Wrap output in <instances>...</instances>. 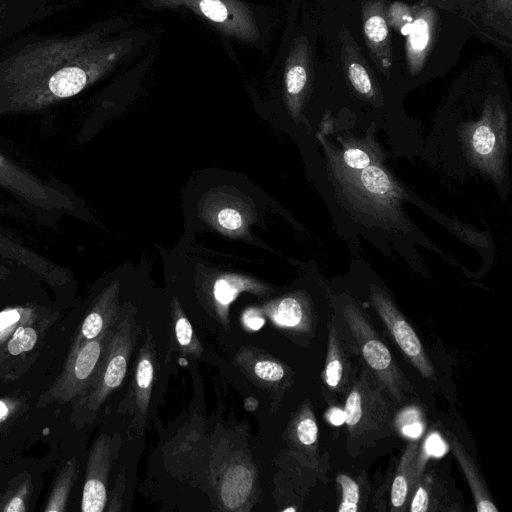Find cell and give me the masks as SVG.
<instances>
[{"mask_svg": "<svg viewBox=\"0 0 512 512\" xmlns=\"http://www.w3.org/2000/svg\"><path fill=\"white\" fill-rule=\"evenodd\" d=\"M126 479L123 473L118 475L114 489L111 492L109 501H107L108 507L105 508L107 511H120L122 505V496L125 491Z\"/></svg>", "mask_w": 512, "mask_h": 512, "instance_id": "ab89813d", "label": "cell"}, {"mask_svg": "<svg viewBox=\"0 0 512 512\" xmlns=\"http://www.w3.org/2000/svg\"><path fill=\"white\" fill-rule=\"evenodd\" d=\"M155 371L154 343L151 335H147L137 355L129 391L121 406L124 413H130L133 416V423L139 430L142 429L148 413Z\"/></svg>", "mask_w": 512, "mask_h": 512, "instance_id": "4fadbf2b", "label": "cell"}, {"mask_svg": "<svg viewBox=\"0 0 512 512\" xmlns=\"http://www.w3.org/2000/svg\"><path fill=\"white\" fill-rule=\"evenodd\" d=\"M134 314L120 312L96 375L87 390L71 402V422L77 428L90 425L101 406L125 379L136 344Z\"/></svg>", "mask_w": 512, "mask_h": 512, "instance_id": "277c9868", "label": "cell"}, {"mask_svg": "<svg viewBox=\"0 0 512 512\" xmlns=\"http://www.w3.org/2000/svg\"><path fill=\"white\" fill-rule=\"evenodd\" d=\"M268 72L278 73L285 105L298 118L311 93L314 79L312 48L309 37L296 34L284 41Z\"/></svg>", "mask_w": 512, "mask_h": 512, "instance_id": "9c48e42d", "label": "cell"}, {"mask_svg": "<svg viewBox=\"0 0 512 512\" xmlns=\"http://www.w3.org/2000/svg\"><path fill=\"white\" fill-rule=\"evenodd\" d=\"M23 401L16 397L0 398V429L8 425L22 410Z\"/></svg>", "mask_w": 512, "mask_h": 512, "instance_id": "f35d334b", "label": "cell"}, {"mask_svg": "<svg viewBox=\"0 0 512 512\" xmlns=\"http://www.w3.org/2000/svg\"><path fill=\"white\" fill-rule=\"evenodd\" d=\"M242 320L244 325L251 330H258L265 324L263 312L255 307L246 309L243 313Z\"/></svg>", "mask_w": 512, "mask_h": 512, "instance_id": "60d3db41", "label": "cell"}, {"mask_svg": "<svg viewBox=\"0 0 512 512\" xmlns=\"http://www.w3.org/2000/svg\"><path fill=\"white\" fill-rule=\"evenodd\" d=\"M259 289V284L252 279L227 274L214 281L212 294L217 306L226 309L241 292Z\"/></svg>", "mask_w": 512, "mask_h": 512, "instance_id": "83f0119b", "label": "cell"}, {"mask_svg": "<svg viewBox=\"0 0 512 512\" xmlns=\"http://www.w3.org/2000/svg\"><path fill=\"white\" fill-rule=\"evenodd\" d=\"M429 1V0H427ZM435 3L439 4L445 9L454 8L456 10H463L465 13H469L470 10L472 12L477 11L479 0H431Z\"/></svg>", "mask_w": 512, "mask_h": 512, "instance_id": "b9f144b4", "label": "cell"}, {"mask_svg": "<svg viewBox=\"0 0 512 512\" xmlns=\"http://www.w3.org/2000/svg\"><path fill=\"white\" fill-rule=\"evenodd\" d=\"M459 136L469 163L501 186L506 179L507 113L500 98L487 99L480 118L463 123Z\"/></svg>", "mask_w": 512, "mask_h": 512, "instance_id": "8992f818", "label": "cell"}, {"mask_svg": "<svg viewBox=\"0 0 512 512\" xmlns=\"http://www.w3.org/2000/svg\"><path fill=\"white\" fill-rule=\"evenodd\" d=\"M71 5L68 0H0V45Z\"/></svg>", "mask_w": 512, "mask_h": 512, "instance_id": "7c38bea8", "label": "cell"}, {"mask_svg": "<svg viewBox=\"0 0 512 512\" xmlns=\"http://www.w3.org/2000/svg\"><path fill=\"white\" fill-rule=\"evenodd\" d=\"M34 318L29 308H11L0 313V347L10 338L23 323Z\"/></svg>", "mask_w": 512, "mask_h": 512, "instance_id": "836d02e7", "label": "cell"}, {"mask_svg": "<svg viewBox=\"0 0 512 512\" xmlns=\"http://www.w3.org/2000/svg\"><path fill=\"white\" fill-rule=\"evenodd\" d=\"M119 282L114 281L94 300L76 330L70 346L101 337L117 322L120 315Z\"/></svg>", "mask_w": 512, "mask_h": 512, "instance_id": "ac0fdd59", "label": "cell"}, {"mask_svg": "<svg viewBox=\"0 0 512 512\" xmlns=\"http://www.w3.org/2000/svg\"><path fill=\"white\" fill-rule=\"evenodd\" d=\"M264 312L281 327L307 331L312 326L311 304L302 293L274 300L264 306Z\"/></svg>", "mask_w": 512, "mask_h": 512, "instance_id": "44dd1931", "label": "cell"}, {"mask_svg": "<svg viewBox=\"0 0 512 512\" xmlns=\"http://www.w3.org/2000/svg\"><path fill=\"white\" fill-rule=\"evenodd\" d=\"M439 16L427 0L417 4L412 28L406 36L405 57L408 72L418 75L432 50L438 30Z\"/></svg>", "mask_w": 512, "mask_h": 512, "instance_id": "e0dca14e", "label": "cell"}, {"mask_svg": "<svg viewBox=\"0 0 512 512\" xmlns=\"http://www.w3.org/2000/svg\"><path fill=\"white\" fill-rule=\"evenodd\" d=\"M122 17L74 34H18L0 45V114L40 112L74 97L131 60L146 30Z\"/></svg>", "mask_w": 512, "mask_h": 512, "instance_id": "6da1fadb", "label": "cell"}, {"mask_svg": "<svg viewBox=\"0 0 512 512\" xmlns=\"http://www.w3.org/2000/svg\"><path fill=\"white\" fill-rule=\"evenodd\" d=\"M283 511L284 512H286V511H295V509L294 508H287V509H284Z\"/></svg>", "mask_w": 512, "mask_h": 512, "instance_id": "ee69618b", "label": "cell"}, {"mask_svg": "<svg viewBox=\"0 0 512 512\" xmlns=\"http://www.w3.org/2000/svg\"><path fill=\"white\" fill-rule=\"evenodd\" d=\"M0 186L42 208H67L71 204L57 189L44 184L1 154Z\"/></svg>", "mask_w": 512, "mask_h": 512, "instance_id": "5bb4252c", "label": "cell"}, {"mask_svg": "<svg viewBox=\"0 0 512 512\" xmlns=\"http://www.w3.org/2000/svg\"><path fill=\"white\" fill-rule=\"evenodd\" d=\"M76 467L77 464L75 458H72L65 463L53 484L43 511L62 512L66 510L67 501L77 473Z\"/></svg>", "mask_w": 512, "mask_h": 512, "instance_id": "f1b7e54d", "label": "cell"}, {"mask_svg": "<svg viewBox=\"0 0 512 512\" xmlns=\"http://www.w3.org/2000/svg\"><path fill=\"white\" fill-rule=\"evenodd\" d=\"M369 292L374 309L408 361L423 377L435 380L433 364L428 358L422 342L391 296L374 284L369 286Z\"/></svg>", "mask_w": 512, "mask_h": 512, "instance_id": "30bf717a", "label": "cell"}, {"mask_svg": "<svg viewBox=\"0 0 512 512\" xmlns=\"http://www.w3.org/2000/svg\"><path fill=\"white\" fill-rule=\"evenodd\" d=\"M332 163V169L358 171L367 166L380 163L382 153L372 140H350L343 142V149L333 151L326 148Z\"/></svg>", "mask_w": 512, "mask_h": 512, "instance_id": "cb8c5ba5", "label": "cell"}, {"mask_svg": "<svg viewBox=\"0 0 512 512\" xmlns=\"http://www.w3.org/2000/svg\"><path fill=\"white\" fill-rule=\"evenodd\" d=\"M477 11L486 25L511 38L512 0H479Z\"/></svg>", "mask_w": 512, "mask_h": 512, "instance_id": "4316f807", "label": "cell"}, {"mask_svg": "<svg viewBox=\"0 0 512 512\" xmlns=\"http://www.w3.org/2000/svg\"><path fill=\"white\" fill-rule=\"evenodd\" d=\"M112 328L99 338L70 346L61 373L39 397L36 406L71 403L87 390L103 359Z\"/></svg>", "mask_w": 512, "mask_h": 512, "instance_id": "ba28073f", "label": "cell"}, {"mask_svg": "<svg viewBox=\"0 0 512 512\" xmlns=\"http://www.w3.org/2000/svg\"><path fill=\"white\" fill-rule=\"evenodd\" d=\"M350 361L347 351L340 339L337 326L328 323V341L323 379L333 393H346L350 387Z\"/></svg>", "mask_w": 512, "mask_h": 512, "instance_id": "ffe728a7", "label": "cell"}, {"mask_svg": "<svg viewBox=\"0 0 512 512\" xmlns=\"http://www.w3.org/2000/svg\"><path fill=\"white\" fill-rule=\"evenodd\" d=\"M445 433L450 449L458 461L466 481L471 489L476 505V510L478 512H497L498 509L491 498V494L484 481V478L471 455L466 451V449L460 443L455 434L452 433V431L445 430Z\"/></svg>", "mask_w": 512, "mask_h": 512, "instance_id": "603a6c76", "label": "cell"}, {"mask_svg": "<svg viewBox=\"0 0 512 512\" xmlns=\"http://www.w3.org/2000/svg\"><path fill=\"white\" fill-rule=\"evenodd\" d=\"M252 487L250 470L243 465L230 468L225 474L221 485V496L225 506L236 509L248 498Z\"/></svg>", "mask_w": 512, "mask_h": 512, "instance_id": "484cf974", "label": "cell"}, {"mask_svg": "<svg viewBox=\"0 0 512 512\" xmlns=\"http://www.w3.org/2000/svg\"><path fill=\"white\" fill-rule=\"evenodd\" d=\"M419 439H410L397 465L390 492L393 511L406 510L413 487L419 477L417 456Z\"/></svg>", "mask_w": 512, "mask_h": 512, "instance_id": "7402d4cb", "label": "cell"}, {"mask_svg": "<svg viewBox=\"0 0 512 512\" xmlns=\"http://www.w3.org/2000/svg\"><path fill=\"white\" fill-rule=\"evenodd\" d=\"M417 5L395 1L386 6V20L401 35L407 36L412 28Z\"/></svg>", "mask_w": 512, "mask_h": 512, "instance_id": "d6a6232c", "label": "cell"}, {"mask_svg": "<svg viewBox=\"0 0 512 512\" xmlns=\"http://www.w3.org/2000/svg\"><path fill=\"white\" fill-rule=\"evenodd\" d=\"M32 488L29 479H21L14 482L1 496L0 511L24 512L31 498Z\"/></svg>", "mask_w": 512, "mask_h": 512, "instance_id": "1f68e13d", "label": "cell"}, {"mask_svg": "<svg viewBox=\"0 0 512 512\" xmlns=\"http://www.w3.org/2000/svg\"><path fill=\"white\" fill-rule=\"evenodd\" d=\"M216 222L223 230L236 233L242 229L244 218L239 210L224 207L217 212Z\"/></svg>", "mask_w": 512, "mask_h": 512, "instance_id": "8d00e7d4", "label": "cell"}, {"mask_svg": "<svg viewBox=\"0 0 512 512\" xmlns=\"http://www.w3.org/2000/svg\"><path fill=\"white\" fill-rule=\"evenodd\" d=\"M120 446L118 434H100L94 441L88 456L82 491L83 512H103L107 505V482L114 459Z\"/></svg>", "mask_w": 512, "mask_h": 512, "instance_id": "8fae6325", "label": "cell"}, {"mask_svg": "<svg viewBox=\"0 0 512 512\" xmlns=\"http://www.w3.org/2000/svg\"><path fill=\"white\" fill-rule=\"evenodd\" d=\"M409 501L411 512L462 511L461 497L457 490L432 467L423 469Z\"/></svg>", "mask_w": 512, "mask_h": 512, "instance_id": "2e32d148", "label": "cell"}, {"mask_svg": "<svg viewBox=\"0 0 512 512\" xmlns=\"http://www.w3.org/2000/svg\"><path fill=\"white\" fill-rule=\"evenodd\" d=\"M343 316L356 340L364 366L390 398L399 408L418 401L416 389L406 378L362 308L354 301L348 302L343 307Z\"/></svg>", "mask_w": 512, "mask_h": 512, "instance_id": "5b68a950", "label": "cell"}, {"mask_svg": "<svg viewBox=\"0 0 512 512\" xmlns=\"http://www.w3.org/2000/svg\"><path fill=\"white\" fill-rule=\"evenodd\" d=\"M327 420L334 426L345 423V411L339 407H332L327 412Z\"/></svg>", "mask_w": 512, "mask_h": 512, "instance_id": "7bdbcfd3", "label": "cell"}, {"mask_svg": "<svg viewBox=\"0 0 512 512\" xmlns=\"http://www.w3.org/2000/svg\"><path fill=\"white\" fill-rule=\"evenodd\" d=\"M253 375L266 383H278L286 377V370L283 364L278 361L262 358L254 362L252 366Z\"/></svg>", "mask_w": 512, "mask_h": 512, "instance_id": "d590c367", "label": "cell"}, {"mask_svg": "<svg viewBox=\"0 0 512 512\" xmlns=\"http://www.w3.org/2000/svg\"><path fill=\"white\" fill-rule=\"evenodd\" d=\"M292 440L312 466L318 464V425L309 402L303 404L292 423Z\"/></svg>", "mask_w": 512, "mask_h": 512, "instance_id": "d4e9b609", "label": "cell"}, {"mask_svg": "<svg viewBox=\"0 0 512 512\" xmlns=\"http://www.w3.org/2000/svg\"><path fill=\"white\" fill-rule=\"evenodd\" d=\"M398 405L363 366L346 392L345 423L350 453L391 436Z\"/></svg>", "mask_w": 512, "mask_h": 512, "instance_id": "3957f363", "label": "cell"}, {"mask_svg": "<svg viewBox=\"0 0 512 512\" xmlns=\"http://www.w3.org/2000/svg\"><path fill=\"white\" fill-rule=\"evenodd\" d=\"M40 328L34 320L20 325L10 338L0 347L5 357H17L31 351L37 344Z\"/></svg>", "mask_w": 512, "mask_h": 512, "instance_id": "f546056e", "label": "cell"}, {"mask_svg": "<svg viewBox=\"0 0 512 512\" xmlns=\"http://www.w3.org/2000/svg\"><path fill=\"white\" fill-rule=\"evenodd\" d=\"M341 487L342 497L338 507V512H357L360 510L361 486L352 477L340 474L336 478Z\"/></svg>", "mask_w": 512, "mask_h": 512, "instance_id": "e575fe53", "label": "cell"}, {"mask_svg": "<svg viewBox=\"0 0 512 512\" xmlns=\"http://www.w3.org/2000/svg\"><path fill=\"white\" fill-rule=\"evenodd\" d=\"M332 170L343 194L350 196L349 201L361 211H368L376 218L398 216L403 191L380 163L352 172Z\"/></svg>", "mask_w": 512, "mask_h": 512, "instance_id": "52a82bcc", "label": "cell"}, {"mask_svg": "<svg viewBox=\"0 0 512 512\" xmlns=\"http://www.w3.org/2000/svg\"><path fill=\"white\" fill-rule=\"evenodd\" d=\"M386 0L361 3L362 29L370 57L378 70L390 78L392 66L391 35L386 20Z\"/></svg>", "mask_w": 512, "mask_h": 512, "instance_id": "9a60e30c", "label": "cell"}, {"mask_svg": "<svg viewBox=\"0 0 512 512\" xmlns=\"http://www.w3.org/2000/svg\"><path fill=\"white\" fill-rule=\"evenodd\" d=\"M341 64L344 74L354 91L363 99L377 103L381 94L377 78L346 27H342Z\"/></svg>", "mask_w": 512, "mask_h": 512, "instance_id": "d6986e66", "label": "cell"}, {"mask_svg": "<svg viewBox=\"0 0 512 512\" xmlns=\"http://www.w3.org/2000/svg\"><path fill=\"white\" fill-rule=\"evenodd\" d=\"M150 11L170 10L189 13L220 35L226 47L232 41L266 54L272 30L268 10L247 0H141Z\"/></svg>", "mask_w": 512, "mask_h": 512, "instance_id": "7a4b0ae2", "label": "cell"}, {"mask_svg": "<svg viewBox=\"0 0 512 512\" xmlns=\"http://www.w3.org/2000/svg\"><path fill=\"white\" fill-rule=\"evenodd\" d=\"M424 411L415 403L404 405L397 409L393 426L395 432H399L410 439H419L425 428Z\"/></svg>", "mask_w": 512, "mask_h": 512, "instance_id": "4dcf8cb0", "label": "cell"}, {"mask_svg": "<svg viewBox=\"0 0 512 512\" xmlns=\"http://www.w3.org/2000/svg\"><path fill=\"white\" fill-rule=\"evenodd\" d=\"M175 335L181 346L196 351L197 344H195L192 326L188 319L179 312H177L175 319Z\"/></svg>", "mask_w": 512, "mask_h": 512, "instance_id": "74e56055", "label": "cell"}]
</instances>
